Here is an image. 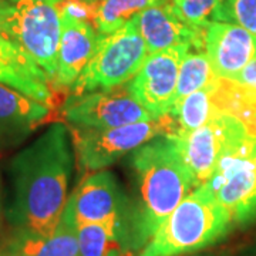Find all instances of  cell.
<instances>
[{"label":"cell","instance_id":"1","mask_svg":"<svg viewBox=\"0 0 256 256\" xmlns=\"http://www.w3.org/2000/svg\"><path fill=\"white\" fill-rule=\"evenodd\" d=\"M74 165L70 131L54 122L10 160L12 202L6 216L14 230L53 234L62 220Z\"/></svg>","mask_w":256,"mask_h":256},{"label":"cell","instance_id":"2","mask_svg":"<svg viewBox=\"0 0 256 256\" xmlns=\"http://www.w3.org/2000/svg\"><path fill=\"white\" fill-rule=\"evenodd\" d=\"M130 168L137 194L128 215L130 248L137 250L146 246L196 185L171 134L154 138L132 151Z\"/></svg>","mask_w":256,"mask_h":256},{"label":"cell","instance_id":"3","mask_svg":"<svg viewBox=\"0 0 256 256\" xmlns=\"http://www.w3.org/2000/svg\"><path fill=\"white\" fill-rule=\"evenodd\" d=\"M234 228L228 212L202 186L188 194L138 256H185L215 245Z\"/></svg>","mask_w":256,"mask_h":256},{"label":"cell","instance_id":"4","mask_svg":"<svg viewBox=\"0 0 256 256\" xmlns=\"http://www.w3.org/2000/svg\"><path fill=\"white\" fill-rule=\"evenodd\" d=\"M62 0H4L3 33L54 80L62 36Z\"/></svg>","mask_w":256,"mask_h":256},{"label":"cell","instance_id":"5","mask_svg":"<svg viewBox=\"0 0 256 256\" xmlns=\"http://www.w3.org/2000/svg\"><path fill=\"white\" fill-rule=\"evenodd\" d=\"M201 186L228 212L234 226L256 220V137L248 134L229 146Z\"/></svg>","mask_w":256,"mask_h":256},{"label":"cell","instance_id":"6","mask_svg":"<svg viewBox=\"0 0 256 256\" xmlns=\"http://www.w3.org/2000/svg\"><path fill=\"white\" fill-rule=\"evenodd\" d=\"M148 56L146 42L132 18L112 34L100 36L92 58L70 90L73 96H82L122 86L141 70Z\"/></svg>","mask_w":256,"mask_h":256},{"label":"cell","instance_id":"7","mask_svg":"<svg viewBox=\"0 0 256 256\" xmlns=\"http://www.w3.org/2000/svg\"><path fill=\"white\" fill-rule=\"evenodd\" d=\"M176 128V120L168 114L161 118L134 122L110 130L72 127L70 134L80 170L87 174L110 166L121 156L131 154L154 138L175 134Z\"/></svg>","mask_w":256,"mask_h":256},{"label":"cell","instance_id":"8","mask_svg":"<svg viewBox=\"0 0 256 256\" xmlns=\"http://www.w3.org/2000/svg\"><path fill=\"white\" fill-rule=\"evenodd\" d=\"M248 134L238 118L218 110L210 122L201 128L191 132L171 134V137L198 188L210 180L229 146Z\"/></svg>","mask_w":256,"mask_h":256},{"label":"cell","instance_id":"9","mask_svg":"<svg viewBox=\"0 0 256 256\" xmlns=\"http://www.w3.org/2000/svg\"><path fill=\"white\" fill-rule=\"evenodd\" d=\"M63 116L72 127L86 130H110L156 120L132 97L128 82L110 90L73 96L66 102Z\"/></svg>","mask_w":256,"mask_h":256},{"label":"cell","instance_id":"10","mask_svg":"<svg viewBox=\"0 0 256 256\" xmlns=\"http://www.w3.org/2000/svg\"><path fill=\"white\" fill-rule=\"evenodd\" d=\"M191 47L175 46L148 56L144 66L130 82L128 88L152 118L168 116L174 108L180 66Z\"/></svg>","mask_w":256,"mask_h":256},{"label":"cell","instance_id":"11","mask_svg":"<svg viewBox=\"0 0 256 256\" xmlns=\"http://www.w3.org/2000/svg\"><path fill=\"white\" fill-rule=\"evenodd\" d=\"M76 225L97 224L110 220H128L130 202L116 175L97 171L82 180L66 204Z\"/></svg>","mask_w":256,"mask_h":256},{"label":"cell","instance_id":"12","mask_svg":"<svg viewBox=\"0 0 256 256\" xmlns=\"http://www.w3.org/2000/svg\"><path fill=\"white\" fill-rule=\"evenodd\" d=\"M205 53L220 78L234 80L256 60V36L234 23L210 22L205 26Z\"/></svg>","mask_w":256,"mask_h":256},{"label":"cell","instance_id":"13","mask_svg":"<svg viewBox=\"0 0 256 256\" xmlns=\"http://www.w3.org/2000/svg\"><path fill=\"white\" fill-rule=\"evenodd\" d=\"M150 54L175 46L205 50V28H194L175 16L170 0L141 10L134 18Z\"/></svg>","mask_w":256,"mask_h":256},{"label":"cell","instance_id":"14","mask_svg":"<svg viewBox=\"0 0 256 256\" xmlns=\"http://www.w3.org/2000/svg\"><path fill=\"white\" fill-rule=\"evenodd\" d=\"M0 84L54 107L53 82L30 56L6 36L0 34Z\"/></svg>","mask_w":256,"mask_h":256},{"label":"cell","instance_id":"15","mask_svg":"<svg viewBox=\"0 0 256 256\" xmlns=\"http://www.w3.org/2000/svg\"><path fill=\"white\" fill-rule=\"evenodd\" d=\"M100 34L86 20L62 16V36L53 86L72 88L98 46Z\"/></svg>","mask_w":256,"mask_h":256},{"label":"cell","instance_id":"16","mask_svg":"<svg viewBox=\"0 0 256 256\" xmlns=\"http://www.w3.org/2000/svg\"><path fill=\"white\" fill-rule=\"evenodd\" d=\"M50 107L0 84V152L23 144L50 116Z\"/></svg>","mask_w":256,"mask_h":256},{"label":"cell","instance_id":"17","mask_svg":"<svg viewBox=\"0 0 256 256\" xmlns=\"http://www.w3.org/2000/svg\"><path fill=\"white\" fill-rule=\"evenodd\" d=\"M0 254L12 256H80L77 225L70 208L66 205L62 220L50 235L13 230L3 242Z\"/></svg>","mask_w":256,"mask_h":256},{"label":"cell","instance_id":"18","mask_svg":"<svg viewBox=\"0 0 256 256\" xmlns=\"http://www.w3.org/2000/svg\"><path fill=\"white\" fill-rule=\"evenodd\" d=\"M77 239L80 256H121L131 250L128 220L78 225Z\"/></svg>","mask_w":256,"mask_h":256},{"label":"cell","instance_id":"19","mask_svg":"<svg viewBox=\"0 0 256 256\" xmlns=\"http://www.w3.org/2000/svg\"><path fill=\"white\" fill-rule=\"evenodd\" d=\"M216 110L238 118L248 132L256 137V90L228 78H220L214 90Z\"/></svg>","mask_w":256,"mask_h":256},{"label":"cell","instance_id":"20","mask_svg":"<svg viewBox=\"0 0 256 256\" xmlns=\"http://www.w3.org/2000/svg\"><path fill=\"white\" fill-rule=\"evenodd\" d=\"M165 0H94L92 26L100 36L112 34L137 16L141 10Z\"/></svg>","mask_w":256,"mask_h":256},{"label":"cell","instance_id":"21","mask_svg":"<svg viewBox=\"0 0 256 256\" xmlns=\"http://www.w3.org/2000/svg\"><path fill=\"white\" fill-rule=\"evenodd\" d=\"M216 82L198 92H191L178 104H175L174 108L170 112L176 120L178 128L175 134L195 131L210 122V120L216 114L218 110L212 100Z\"/></svg>","mask_w":256,"mask_h":256},{"label":"cell","instance_id":"22","mask_svg":"<svg viewBox=\"0 0 256 256\" xmlns=\"http://www.w3.org/2000/svg\"><path fill=\"white\" fill-rule=\"evenodd\" d=\"M218 80L220 77L215 73L205 52H188L180 66L174 106L191 92L212 86Z\"/></svg>","mask_w":256,"mask_h":256},{"label":"cell","instance_id":"23","mask_svg":"<svg viewBox=\"0 0 256 256\" xmlns=\"http://www.w3.org/2000/svg\"><path fill=\"white\" fill-rule=\"evenodd\" d=\"M212 22H226L256 36V0H220Z\"/></svg>","mask_w":256,"mask_h":256},{"label":"cell","instance_id":"24","mask_svg":"<svg viewBox=\"0 0 256 256\" xmlns=\"http://www.w3.org/2000/svg\"><path fill=\"white\" fill-rule=\"evenodd\" d=\"M220 0H170V8L176 18L194 28H205Z\"/></svg>","mask_w":256,"mask_h":256},{"label":"cell","instance_id":"25","mask_svg":"<svg viewBox=\"0 0 256 256\" xmlns=\"http://www.w3.org/2000/svg\"><path fill=\"white\" fill-rule=\"evenodd\" d=\"M234 82H239L242 86H246L250 88L256 90V60H252L250 63H248L235 77Z\"/></svg>","mask_w":256,"mask_h":256},{"label":"cell","instance_id":"26","mask_svg":"<svg viewBox=\"0 0 256 256\" xmlns=\"http://www.w3.org/2000/svg\"><path fill=\"white\" fill-rule=\"evenodd\" d=\"M3 220V186H2V176H0V226Z\"/></svg>","mask_w":256,"mask_h":256},{"label":"cell","instance_id":"27","mask_svg":"<svg viewBox=\"0 0 256 256\" xmlns=\"http://www.w3.org/2000/svg\"><path fill=\"white\" fill-rule=\"evenodd\" d=\"M3 10H4V0H0V34L4 36L3 33Z\"/></svg>","mask_w":256,"mask_h":256},{"label":"cell","instance_id":"28","mask_svg":"<svg viewBox=\"0 0 256 256\" xmlns=\"http://www.w3.org/2000/svg\"><path fill=\"white\" fill-rule=\"evenodd\" d=\"M0 256H12V255H6V254H0Z\"/></svg>","mask_w":256,"mask_h":256},{"label":"cell","instance_id":"29","mask_svg":"<svg viewBox=\"0 0 256 256\" xmlns=\"http://www.w3.org/2000/svg\"><path fill=\"white\" fill-rule=\"evenodd\" d=\"M84 2H88V3H92V2H94V0H84Z\"/></svg>","mask_w":256,"mask_h":256}]
</instances>
